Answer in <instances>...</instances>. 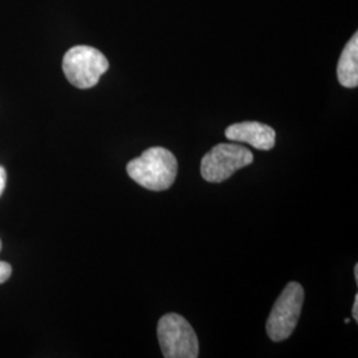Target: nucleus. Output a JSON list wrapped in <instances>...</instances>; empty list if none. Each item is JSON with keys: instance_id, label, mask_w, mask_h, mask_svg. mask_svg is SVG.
Returning <instances> with one entry per match:
<instances>
[{"instance_id": "1", "label": "nucleus", "mask_w": 358, "mask_h": 358, "mask_svg": "<svg viewBox=\"0 0 358 358\" xmlns=\"http://www.w3.org/2000/svg\"><path fill=\"white\" fill-rule=\"evenodd\" d=\"M130 178L152 192H164L173 186L178 173L176 155L164 148H150L131 159L127 166Z\"/></svg>"}, {"instance_id": "2", "label": "nucleus", "mask_w": 358, "mask_h": 358, "mask_svg": "<svg viewBox=\"0 0 358 358\" xmlns=\"http://www.w3.org/2000/svg\"><path fill=\"white\" fill-rule=\"evenodd\" d=\"M108 69V59L90 45H76L66 52L63 59L65 77L78 90H90L97 85Z\"/></svg>"}, {"instance_id": "3", "label": "nucleus", "mask_w": 358, "mask_h": 358, "mask_svg": "<svg viewBox=\"0 0 358 358\" xmlns=\"http://www.w3.org/2000/svg\"><path fill=\"white\" fill-rule=\"evenodd\" d=\"M158 341L164 357L196 358L199 356L198 337L192 325L177 313H167L158 322Z\"/></svg>"}, {"instance_id": "4", "label": "nucleus", "mask_w": 358, "mask_h": 358, "mask_svg": "<svg viewBox=\"0 0 358 358\" xmlns=\"http://www.w3.org/2000/svg\"><path fill=\"white\" fill-rule=\"evenodd\" d=\"M303 303V287L299 282H288L276 300L267 320V334L272 341L280 343L292 336L301 315Z\"/></svg>"}, {"instance_id": "5", "label": "nucleus", "mask_w": 358, "mask_h": 358, "mask_svg": "<svg viewBox=\"0 0 358 358\" xmlns=\"http://www.w3.org/2000/svg\"><path fill=\"white\" fill-rule=\"evenodd\" d=\"M252 162L254 154L247 148L238 143H219L202 158L201 174L210 183H220Z\"/></svg>"}, {"instance_id": "6", "label": "nucleus", "mask_w": 358, "mask_h": 358, "mask_svg": "<svg viewBox=\"0 0 358 358\" xmlns=\"http://www.w3.org/2000/svg\"><path fill=\"white\" fill-rule=\"evenodd\" d=\"M224 134L230 141L248 143L257 150L264 152L273 149L276 143V131L268 125L256 121H245L230 125L226 129Z\"/></svg>"}, {"instance_id": "7", "label": "nucleus", "mask_w": 358, "mask_h": 358, "mask_svg": "<svg viewBox=\"0 0 358 358\" xmlns=\"http://www.w3.org/2000/svg\"><path fill=\"white\" fill-rule=\"evenodd\" d=\"M337 78L345 88L358 85V35L355 34L341 52L337 65Z\"/></svg>"}, {"instance_id": "8", "label": "nucleus", "mask_w": 358, "mask_h": 358, "mask_svg": "<svg viewBox=\"0 0 358 358\" xmlns=\"http://www.w3.org/2000/svg\"><path fill=\"white\" fill-rule=\"evenodd\" d=\"M13 275V267L7 262L0 260V284L7 282Z\"/></svg>"}, {"instance_id": "9", "label": "nucleus", "mask_w": 358, "mask_h": 358, "mask_svg": "<svg viewBox=\"0 0 358 358\" xmlns=\"http://www.w3.org/2000/svg\"><path fill=\"white\" fill-rule=\"evenodd\" d=\"M6 182H7V173H6V169L3 166H0V195L3 194V192H4Z\"/></svg>"}, {"instance_id": "10", "label": "nucleus", "mask_w": 358, "mask_h": 358, "mask_svg": "<svg viewBox=\"0 0 358 358\" xmlns=\"http://www.w3.org/2000/svg\"><path fill=\"white\" fill-rule=\"evenodd\" d=\"M352 315H353V319L355 320H358V294H356V297H355V304H353V308H352Z\"/></svg>"}, {"instance_id": "11", "label": "nucleus", "mask_w": 358, "mask_h": 358, "mask_svg": "<svg viewBox=\"0 0 358 358\" xmlns=\"http://www.w3.org/2000/svg\"><path fill=\"white\" fill-rule=\"evenodd\" d=\"M355 278H356V282H358V264L355 267Z\"/></svg>"}, {"instance_id": "12", "label": "nucleus", "mask_w": 358, "mask_h": 358, "mask_svg": "<svg viewBox=\"0 0 358 358\" xmlns=\"http://www.w3.org/2000/svg\"><path fill=\"white\" fill-rule=\"evenodd\" d=\"M0 251H1V241H0Z\"/></svg>"}]
</instances>
